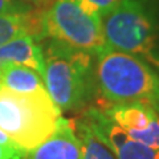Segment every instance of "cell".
I'll list each match as a JSON object with an SVG mask.
<instances>
[{"mask_svg":"<svg viewBox=\"0 0 159 159\" xmlns=\"http://www.w3.org/2000/svg\"><path fill=\"white\" fill-rule=\"evenodd\" d=\"M47 92L61 111L78 110L88 105L97 89L94 56L58 40H41Z\"/></svg>","mask_w":159,"mask_h":159,"instance_id":"obj_1","label":"cell"},{"mask_svg":"<svg viewBox=\"0 0 159 159\" xmlns=\"http://www.w3.org/2000/svg\"><path fill=\"white\" fill-rule=\"evenodd\" d=\"M94 73L97 89L106 101L159 106V74L134 54L107 49L94 57Z\"/></svg>","mask_w":159,"mask_h":159,"instance_id":"obj_2","label":"cell"},{"mask_svg":"<svg viewBox=\"0 0 159 159\" xmlns=\"http://www.w3.org/2000/svg\"><path fill=\"white\" fill-rule=\"evenodd\" d=\"M102 23L109 45L139 57L159 74V0H121Z\"/></svg>","mask_w":159,"mask_h":159,"instance_id":"obj_3","label":"cell"},{"mask_svg":"<svg viewBox=\"0 0 159 159\" xmlns=\"http://www.w3.org/2000/svg\"><path fill=\"white\" fill-rule=\"evenodd\" d=\"M62 111L49 94H20L0 88V130L28 152L56 130Z\"/></svg>","mask_w":159,"mask_h":159,"instance_id":"obj_4","label":"cell"},{"mask_svg":"<svg viewBox=\"0 0 159 159\" xmlns=\"http://www.w3.org/2000/svg\"><path fill=\"white\" fill-rule=\"evenodd\" d=\"M44 37H51L93 54L110 49L103 29L102 17L81 0H53L40 12Z\"/></svg>","mask_w":159,"mask_h":159,"instance_id":"obj_5","label":"cell"},{"mask_svg":"<svg viewBox=\"0 0 159 159\" xmlns=\"http://www.w3.org/2000/svg\"><path fill=\"white\" fill-rule=\"evenodd\" d=\"M106 116L135 141L159 150V113L145 102L111 103L102 109Z\"/></svg>","mask_w":159,"mask_h":159,"instance_id":"obj_6","label":"cell"},{"mask_svg":"<svg viewBox=\"0 0 159 159\" xmlns=\"http://www.w3.org/2000/svg\"><path fill=\"white\" fill-rule=\"evenodd\" d=\"M82 118L109 146L117 159H159V150L131 138L122 127L111 121L102 109H88Z\"/></svg>","mask_w":159,"mask_h":159,"instance_id":"obj_7","label":"cell"},{"mask_svg":"<svg viewBox=\"0 0 159 159\" xmlns=\"http://www.w3.org/2000/svg\"><path fill=\"white\" fill-rule=\"evenodd\" d=\"M28 159H82L74 123L62 117L56 130L28 152Z\"/></svg>","mask_w":159,"mask_h":159,"instance_id":"obj_8","label":"cell"},{"mask_svg":"<svg viewBox=\"0 0 159 159\" xmlns=\"http://www.w3.org/2000/svg\"><path fill=\"white\" fill-rule=\"evenodd\" d=\"M9 65H24L44 74L41 40L32 34H23L0 45V70Z\"/></svg>","mask_w":159,"mask_h":159,"instance_id":"obj_9","label":"cell"},{"mask_svg":"<svg viewBox=\"0 0 159 159\" xmlns=\"http://www.w3.org/2000/svg\"><path fill=\"white\" fill-rule=\"evenodd\" d=\"M0 88L20 94H48L43 76L24 65H9L0 70Z\"/></svg>","mask_w":159,"mask_h":159,"instance_id":"obj_10","label":"cell"},{"mask_svg":"<svg viewBox=\"0 0 159 159\" xmlns=\"http://www.w3.org/2000/svg\"><path fill=\"white\" fill-rule=\"evenodd\" d=\"M23 34H32L43 40L40 12H16L0 15V45Z\"/></svg>","mask_w":159,"mask_h":159,"instance_id":"obj_11","label":"cell"},{"mask_svg":"<svg viewBox=\"0 0 159 159\" xmlns=\"http://www.w3.org/2000/svg\"><path fill=\"white\" fill-rule=\"evenodd\" d=\"M77 138L81 146L82 159H117L114 152L84 118L74 123Z\"/></svg>","mask_w":159,"mask_h":159,"instance_id":"obj_12","label":"cell"},{"mask_svg":"<svg viewBox=\"0 0 159 159\" xmlns=\"http://www.w3.org/2000/svg\"><path fill=\"white\" fill-rule=\"evenodd\" d=\"M81 2L103 19L118 6L121 0H81Z\"/></svg>","mask_w":159,"mask_h":159,"instance_id":"obj_13","label":"cell"},{"mask_svg":"<svg viewBox=\"0 0 159 159\" xmlns=\"http://www.w3.org/2000/svg\"><path fill=\"white\" fill-rule=\"evenodd\" d=\"M33 7L23 0H0V15L16 13V12H28L32 11Z\"/></svg>","mask_w":159,"mask_h":159,"instance_id":"obj_14","label":"cell"},{"mask_svg":"<svg viewBox=\"0 0 159 159\" xmlns=\"http://www.w3.org/2000/svg\"><path fill=\"white\" fill-rule=\"evenodd\" d=\"M28 157V151L21 147L0 146V159H24Z\"/></svg>","mask_w":159,"mask_h":159,"instance_id":"obj_15","label":"cell"},{"mask_svg":"<svg viewBox=\"0 0 159 159\" xmlns=\"http://www.w3.org/2000/svg\"><path fill=\"white\" fill-rule=\"evenodd\" d=\"M0 146H7V147H16L19 145H16L11 138H9L6 133H4L3 130H0ZM20 147V146H19ZM27 151V150H25Z\"/></svg>","mask_w":159,"mask_h":159,"instance_id":"obj_16","label":"cell"},{"mask_svg":"<svg viewBox=\"0 0 159 159\" xmlns=\"http://www.w3.org/2000/svg\"><path fill=\"white\" fill-rule=\"evenodd\" d=\"M23 2H27V3H40V2H48V0H23Z\"/></svg>","mask_w":159,"mask_h":159,"instance_id":"obj_17","label":"cell"},{"mask_svg":"<svg viewBox=\"0 0 159 159\" xmlns=\"http://www.w3.org/2000/svg\"><path fill=\"white\" fill-rule=\"evenodd\" d=\"M157 110H158V113H159V106H158V107H157Z\"/></svg>","mask_w":159,"mask_h":159,"instance_id":"obj_18","label":"cell"},{"mask_svg":"<svg viewBox=\"0 0 159 159\" xmlns=\"http://www.w3.org/2000/svg\"><path fill=\"white\" fill-rule=\"evenodd\" d=\"M24 159H28V157H27V158H24Z\"/></svg>","mask_w":159,"mask_h":159,"instance_id":"obj_19","label":"cell"}]
</instances>
